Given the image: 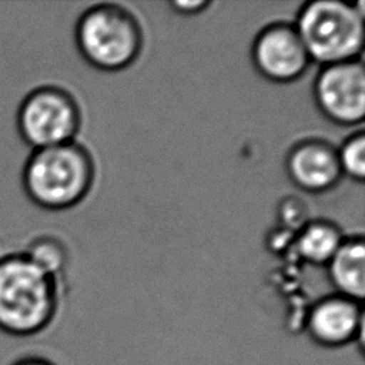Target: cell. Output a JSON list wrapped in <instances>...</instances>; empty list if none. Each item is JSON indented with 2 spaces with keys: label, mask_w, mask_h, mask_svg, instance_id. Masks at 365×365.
<instances>
[{
  "label": "cell",
  "mask_w": 365,
  "mask_h": 365,
  "mask_svg": "<svg viewBox=\"0 0 365 365\" xmlns=\"http://www.w3.org/2000/svg\"><path fill=\"white\" fill-rule=\"evenodd\" d=\"M210 3L204 0H195V1H174L173 7L184 14H192L204 10Z\"/></svg>",
  "instance_id": "obj_14"
},
{
  "label": "cell",
  "mask_w": 365,
  "mask_h": 365,
  "mask_svg": "<svg viewBox=\"0 0 365 365\" xmlns=\"http://www.w3.org/2000/svg\"><path fill=\"white\" fill-rule=\"evenodd\" d=\"M327 265L329 281L336 294L361 302L365 295V245L362 237L345 238Z\"/></svg>",
  "instance_id": "obj_10"
},
{
  "label": "cell",
  "mask_w": 365,
  "mask_h": 365,
  "mask_svg": "<svg viewBox=\"0 0 365 365\" xmlns=\"http://www.w3.org/2000/svg\"><path fill=\"white\" fill-rule=\"evenodd\" d=\"M10 365H56V364L41 355H23L14 359Z\"/></svg>",
  "instance_id": "obj_15"
},
{
  "label": "cell",
  "mask_w": 365,
  "mask_h": 365,
  "mask_svg": "<svg viewBox=\"0 0 365 365\" xmlns=\"http://www.w3.org/2000/svg\"><path fill=\"white\" fill-rule=\"evenodd\" d=\"M345 237L341 230L324 220L305 224L295 240L297 254L312 265H327L338 251Z\"/></svg>",
  "instance_id": "obj_11"
},
{
  "label": "cell",
  "mask_w": 365,
  "mask_h": 365,
  "mask_svg": "<svg viewBox=\"0 0 365 365\" xmlns=\"http://www.w3.org/2000/svg\"><path fill=\"white\" fill-rule=\"evenodd\" d=\"M305 329L315 344L325 348H341L362 339V304L339 294L324 297L308 309Z\"/></svg>",
  "instance_id": "obj_8"
},
{
  "label": "cell",
  "mask_w": 365,
  "mask_h": 365,
  "mask_svg": "<svg viewBox=\"0 0 365 365\" xmlns=\"http://www.w3.org/2000/svg\"><path fill=\"white\" fill-rule=\"evenodd\" d=\"M58 308L57 278L21 251L0 257V331L16 338L43 332Z\"/></svg>",
  "instance_id": "obj_1"
},
{
  "label": "cell",
  "mask_w": 365,
  "mask_h": 365,
  "mask_svg": "<svg viewBox=\"0 0 365 365\" xmlns=\"http://www.w3.org/2000/svg\"><path fill=\"white\" fill-rule=\"evenodd\" d=\"M80 121L78 104L57 86L33 88L23 97L16 113L19 135L31 150L74 141Z\"/></svg>",
  "instance_id": "obj_5"
},
{
  "label": "cell",
  "mask_w": 365,
  "mask_h": 365,
  "mask_svg": "<svg viewBox=\"0 0 365 365\" xmlns=\"http://www.w3.org/2000/svg\"><path fill=\"white\" fill-rule=\"evenodd\" d=\"M94 165L76 141L31 150L21 168V187L40 208L58 211L80 202L90 191Z\"/></svg>",
  "instance_id": "obj_2"
},
{
  "label": "cell",
  "mask_w": 365,
  "mask_h": 365,
  "mask_svg": "<svg viewBox=\"0 0 365 365\" xmlns=\"http://www.w3.org/2000/svg\"><path fill=\"white\" fill-rule=\"evenodd\" d=\"M308 56L322 66L361 58L365 41L362 3L314 0L298 11L295 24Z\"/></svg>",
  "instance_id": "obj_3"
},
{
  "label": "cell",
  "mask_w": 365,
  "mask_h": 365,
  "mask_svg": "<svg viewBox=\"0 0 365 365\" xmlns=\"http://www.w3.org/2000/svg\"><path fill=\"white\" fill-rule=\"evenodd\" d=\"M321 113L341 125H355L365 115V67L361 58L324 66L314 84Z\"/></svg>",
  "instance_id": "obj_6"
},
{
  "label": "cell",
  "mask_w": 365,
  "mask_h": 365,
  "mask_svg": "<svg viewBox=\"0 0 365 365\" xmlns=\"http://www.w3.org/2000/svg\"><path fill=\"white\" fill-rule=\"evenodd\" d=\"M21 252L34 265L56 278L67 264V250L64 244L56 237H36L27 244V247Z\"/></svg>",
  "instance_id": "obj_12"
},
{
  "label": "cell",
  "mask_w": 365,
  "mask_h": 365,
  "mask_svg": "<svg viewBox=\"0 0 365 365\" xmlns=\"http://www.w3.org/2000/svg\"><path fill=\"white\" fill-rule=\"evenodd\" d=\"M251 56L257 70L277 83L299 78L311 61L294 24L287 23L265 27L255 37Z\"/></svg>",
  "instance_id": "obj_7"
},
{
  "label": "cell",
  "mask_w": 365,
  "mask_h": 365,
  "mask_svg": "<svg viewBox=\"0 0 365 365\" xmlns=\"http://www.w3.org/2000/svg\"><path fill=\"white\" fill-rule=\"evenodd\" d=\"M287 171L292 182L308 192H322L341 178L336 150L322 140H304L287 157Z\"/></svg>",
  "instance_id": "obj_9"
},
{
  "label": "cell",
  "mask_w": 365,
  "mask_h": 365,
  "mask_svg": "<svg viewBox=\"0 0 365 365\" xmlns=\"http://www.w3.org/2000/svg\"><path fill=\"white\" fill-rule=\"evenodd\" d=\"M80 54L94 67L115 71L138 56L143 34L135 17L121 6L106 3L86 10L76 26Z\"/></svg>",
  "instance_id": "obj_4"
},
{
  "label": "cell",
  "mask_w": 365,
  "mask_h": 365,
  "mask_svg": "<svg viewBox=\"0 0 365 365\" xmlns=\"http://www.w3.org/2000/svg\"><path fill=\"white\" fill-rule=\"evenodd\" d=\"M341 173L358 182L365 177V135L362 131L351 135L336 150Z\"/></svg>",
  "instance_id": "obj_13"
}]
</instances>
